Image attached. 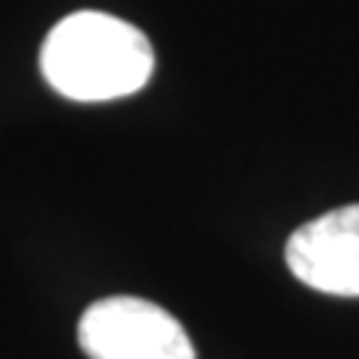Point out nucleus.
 Wrapping results in <instances>:
<instances>
[{"instance_id":"nucleus-3","label":"nucleus","mask_w":359,"mask_h":359,"mask_svg":"<svg viewBox=\"0 0 359 359\" xmlns=\"http://www.w3.org/2000/svg\"><path fill=\"white\" fill-rule=\"evenodd\" d=\"M287 266L302 285L330 297H359V204L306 222L287 240Z\"/></svg>"},{"instance_id":"nucleus-2","label":"nucleus","mask_w":359,"mask_h":359,"mask_svg":"<svg viewBox=\"0 0 359 359\" xmlns=\"http://www.w3.org/2000/svg\"><path fill=\"white\" fill-rule=\"evenodd\" d=\"M90 359H195L192 339L171 311L141 297H105L78 320Z\"/></svg>"},{"instance_id":"nucleus-1","label":"nucleus","mask_w":359,"mask_h":359,"mask_svg":"<svg viewBox=\"0 0 359 359\" xmlns=\"http://www.w3.org/2000/svg\"><path fill=\"white\" fill-rule=\"evenodd\" d=\"M153 45L117 15L81 9L60 18L42 42V75L72 102H108L138 90L153 75Z\"/></svg>"}]
</instances>
